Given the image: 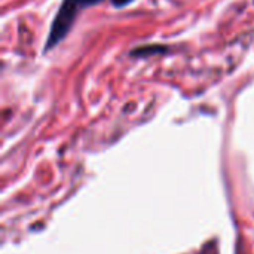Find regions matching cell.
<instances>
[{
  "mask_svg": "<svg viewBox=\"0 0 254 254\" xmlns=\"http://www.w3.org/2000/svg\"><path fill=\"white\" fill-rule=\"evenodd\" d=\"M101 1L103 0H63L58 12L52 21V25L49 28L43 52L54 49L60 42H63L67 37V34L70 33V30L82 9L91 7Z\"/></svg>",
  "mask_w": 254,
  "mask_h": 254,
  "instance_id": "cell-1",
  "label": "cell"
},
{
  "mask_svg": "<svg viewBox=\"0 0 254 254\" xmlns=\"http://www.w3.org/2000/svg\"><path fill=\"white\" fill-rule=\"evenodd\" d=\"M112 1V4L115 6V7H125L127 4H129L131 1H134V0H110Z\"/></svg>",
  "mask_w": 254,
  "mask_h": 254,
  "instance_id": "cell-3",
  "label": "cell"
},
{
  "mask_svg": "<svg viewBox=\"0 0 254 254\" xmlns=\"http://www.w3.org/2000/svg\"><path fill=\"white\" fill-rule=\"evenodd\" d=\"M167 46H164V45H146V46H138V48H135L132 52H131V55L132 57H143V58H146V57H150V55H158V54H164V52H167Z\"/></svg>",
  "mask_w": 254,
  "mask_h": 254,
  "instance_id": "cell-2",
  "label": "cell"
}]
</instances>
